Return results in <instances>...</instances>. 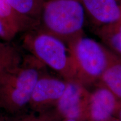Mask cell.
<instances>
[{"mask_svg": "<svg viewBox=\"0 0 121 121\" xmlns=\"http://www.w3.org/2000/svg\"><path fill=\"white\" fill-rule=\"evenodd\" d=\"M17 117L8 118V121H61L59 115L55 109L43 113H39L38 115L31 114H20Z\"/></svg>", "mask_w": 121, "mask_h": 121, "instance_id": "14", "label": "cell"}, {"mask_svg": "<svg viewBox=\"0 0 121 121\" xmlns=\"http://www.w3.org/2000/svg\"><path fill=\"white\" fill-rule=\"evenodd\" d=\"M22 59L21 54L14 47L0 40V66L5 69H11L18 66Z\"/></svg>", "mask_w": 121, "mask_h": 121, "instance_id": "13", "label": "cell"}, {"mask_svg": "<svg viewBox=\"0 0 121 121\" xmlns=\"http://www.w3.org/2000/svg\"><path fill=\"white\" fill-rule=\"evenodd\" d=\"M96 33L102 43L121 56V20L112 25L96 29Z\"/></svg>", "mask_w": 121, "mask_h": 121, "instance_id": "11", "label": "cell"}, {"mask_svg": "<svg viewBox=\"0 0 121 121\" xmlns=\"http://www.w3.org/2000/svg\"><path fill=\"white\" fill-rule=\"evenodd\" d=\"M4 69H4V68L2 67V66H0V72L2 71H3V70H4Z\"/></svg>", "mask_w": 121, "mask_h": 121, "instance_id": "20", "label": "cell"}, {"mask_svg": "<svg viewBox=\"0 0 121 121\" xmlns=\"http://www.w3.org/2000/svg\"><path fill=\"white\" fill-rule=\"evenodd\" d=\"M121 106V100L98 83L90 90L88 121H109L116 117Z\"/></svg>", "mask_w": 121, "mask_h": 121, "instance_id": "7", "label": "cell"}, {"mask_svg": "<svg viewBox=\"0 0 121 121\" xmlns=\"http://www.w3.org/2000/svg\"><path fill=\"white\" fill-rule=\"evenodd\" d=\"M116 117L119 119V121H121V106L120 108H119L117 116H116Z\"/></svg>", "mask_w": 121, "mask_h": 121, "instance_id": "17", "label": "cell"}, {"mask_svg": "<svg viewBox=\"0 0 121 121\" xmlns=\"http://www.w3.org/2000/svg\"><path fill=\"white\" fill-rule=\"evenodd\" d=\"M46 67L30 54L22 57L18 66L0 72V110L13 116L21 114Z\"/></svg>", "mask_w": 121, "mask_h": 121, "instance_id": "1", "label": "cell"}, {"mask_svg": "<svg viewBox=\"0 0 121 121\" xmlns=\"http://www.w3.org/2000/svg\"><path fill=\"white\" fill-rule=\"evenodd\" d=\"M61 121H78L73 119H63Z\"/></svg>", "mask_w": 121, "mask_h": 121, "instance_id": "18", "label": "cell"}, {"mask_svg": "<svg viewBox=\"0 0 121 121\" xmlns=\"http://www.w3.org/2000/svg\"><path fill=\"white\" fill-rule=\"evenodd\" d=\"M67 46L75 65L77 81L89 89L94 87L109 65L114 53L103 43L84 35L74 39Z\"/></svg>", "mask_w": 121, "mask_h": 121, "instance_id": "4", "label": "cell"}, {"mask_svg": "<svg viewBox=\"0 0 121 121\" xmlns=\"http://www.w3.org/2000/svg\"><path fill=\"white\" fill-rule=\"evenodd\" d=\"M119 1H120V2H121V0H119Z\"/></svg>", "mask_w": 121, "mask_h": 121, "instance_id": "21", "label": "cell"}, {"mask_svg": "<svg viewBox=\"0 0 121 121\" xmlns=\"http://www.w3.org/2000/svg\"><path fill=\"white\" fill-rule=\"evenodd\" d=\"M14 10L24 17L40 24L45 0H6Z\"/></svg>", "mask_w": 121, "mask_h": 121, "instance_id": "12", "label": "cell"}, {"mask_svg": "<svg viewBox=\"0 0 121 121\" xmlns=\"http://www.w3.org/2000/svg\"><path fill=\"white\" fill-rule=\"evenodd\" d=\"M0 19L14 29L17 32H26L40 25L39 22L20 15L6 0H0Z\"/></svg>", "mask_w": 121, "mask_h": 121, "instance_id": "9", "label": "cell"}, {"mask_svg": "<svg viewBox=\"0 0 121 121\" xmlns=\"http://www.w3.org/2000/svg\"><path fill=\"white\" fill-rule=\"evenodd\" d=\"M67 81L46 73L36 82L30 97L29 106L34 112L43 113L56 108L64 93Z\"/></svg>", "mask_w": 121, "mask_h": 121, "instance_id": "6", "label": "cell"}, {"mask_svg": "<svg viewBox=\"0 0 121 121\" xmlns=\"http://www.w3.org/2000/svg\"><path fill=\"white\" fill-rule=\"evenodd\" d=\"M18 33L14 29L0 19V39L5 41H10Z\"/></svg>", "mask_w": 121, "mask_h": 121, "instance_id": "15", "label": "cell"}, {"mask_svg": "<svg viewBox=\"0 0 121 121\" xmlns=\"http://www.w3.org/2000/svg\"><path fill=\"white\" fill-rule=\"evenodd\" d=\"M85 18L82 0H45L39 26L67 45L84 35Z\"/></svg>", "mask_w": 121, "mask_h": 121, "instance_id": "3", "label": "cell"}, {"mask_svg": "<svg viewBox=\"0 0 121 121\" xmlns=\"http://www.w3.org/2000/svg\"><path fill=\"white\" fill-rule=\"evenodd\" d=\"M90 90L79 81H67L64 93L55 109L62 119L88 121Z\"/></svg>", "mask_w": 121, "mask_h": 121, "instance_id": "5", "label": "cell"}, {"mask_svg": "<svg viewBox=\"0 0 121 121\" xmlns=\"http://www.w3.org/2000/svg\"><path fill=\"white\" fill-rule=\"evenodd\" d=\"M109 121H119V120L117 118V117H114V118H112L110 120H109Z\"/></svg>", "mask_w": 121, "mask_h": 121, "instance_id": "19", "label": "cell"}, {"mask_svg": "<svg viewBox=\"0 0 121 121\" xmlns=\"http://www.w3.org/2000/svg\"><path fill=\"white\" fill-rule=\"evenodd\" d=\"M86 16L96 29L121 20L119 0H82Z\"/></svg>", "mask_w": 121, "mask_h": 121, "instance_id": "8", "label": "cell"}, {"mask_svg": "<svg viewBox=\"0 0 121 121\" xmlns=\"http://www.w3.org/2000/svg\"><path fill=\"white\" fill-rule=\"evenodd\" d=\"M22 43L31 55L66 81L76 80L73 61L65 42L38 26L25 32Z\"/></svg>", "mask_w": 121, "mask_h": 121, "instance_id": "2", "label": "cell"}, {"mask_svg": "<svg viewBox=\"0 0 121 121\" xmlns=\"http://www.w3.org/2000/svg\"><path fill=\"white\" fill-rule=\"evenodd\" d=\"M0 121H8V118L0 113Z\"/></svg>", "mask_w": 121, "mask_h": 121, "instance_id": "16", "label": "cell"}, {"mask_svg": "<svg viewBox=\"0 0 121 121\" xmlns=\"http://www.w3.org/2000/svg\"><path fill=\"white\" fill-rule=\"evenodd\" d=\"M99 83L111 91L121 100V56L113 53L109 65Z\"/></svg>", "mask_w": 121, "mask_h": 121, "instance_id": "10", "label": "cell"}]
</instances>
